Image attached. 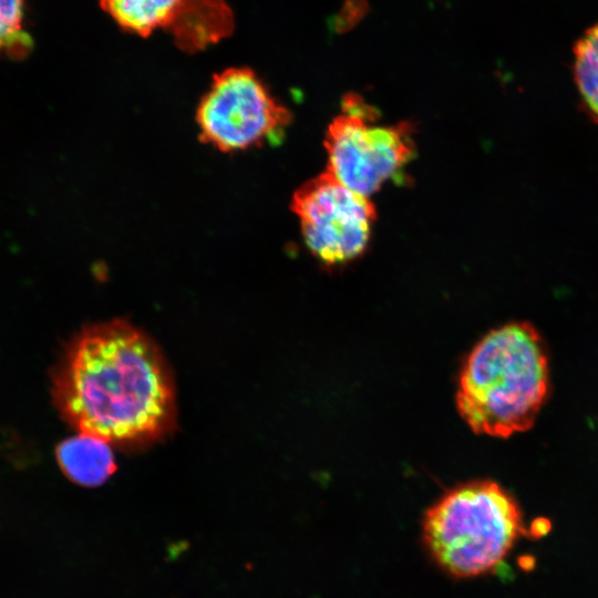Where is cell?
Masks as SVG:
<instances>
[{"label":"cell","mask_w":598,"mask_h":598,"mask_svg":"<svg viewBox=\"0 0 598 598\" xmlns=\"http://www.w3.org/2000/svg\"><path fill=\"white\" fill-rule=\"evenodd\" d=\"M52 395L80 433L107 443L145 444L174 423V389L159 350L121 320L74 338L54 371Z\"/></svg>","instance_id":"obj_1"},{"label":"cell","mask_w":598,"mask_h":598,"mask_svg":"<svg viewBox=\"0 0 598 598\" xmlns=\"http://www.w3.org/2000/svg\"><path fill=\"white\" fill-rule=\"evenodd\" d=\"M549 384L544 342L528 323L491 331L468 355L456 402L473 431L507 437L528 430Z\"/></svg>","instance_id":"obj_2"},{"label":"cell","mask_w":598,"mask_h":598,"mask_svg":"<svg viewBox=\"0 0 598 598\" xmlns=\"http://www.w3.org/2000/svg\"><path fill=\"white\" fill-rule=\"evenodd\" d=\"M524 532L515 499L497 483L475 481L445 493L424 514L422 543L448 576L494 570Z\"/></svg>","instance_id":"obj_3"},{"label":"cell","mask_w":598,"mask_h":598,"mask_svg":"<svg viewBox=\"0 0 598 598\" xmlns=\"http://www.w3.org/2000/svg\"><path fill=\"white\" fill-rule=\"evenodd\" d=\"M342 110L324 135L327 171L369 197L411 161L412 126L378 124L375 111L355 95L343 100Z\"/></svg>","instance_id":"obj_4"},{"label":"cell","mask_w":598,"mask_h":598,"mask_svg":"<svg viewBox=\"0 0 598 598\" xmlns=\"http://www.w3.org/2000/svg\"><path fill=\"white\" fill-rule=\"evenodd\" d=\"M290 120L289 111L248 68L216 74L196 112L200 140L225 153L278 138Z\"/></svg>","instance_id":"obj_5"},{"label":"cell","mask_w":598,"mask_h":598,"mask_svg":"<svg viewBox=\"0 0 598 598\" xmlns=\"http://www.w3.org/2000/svg\"><path fill=\"white\" fill-rule=\"evenodd\" d=\"M297 215L309 250L327 264H341L362 254L377 218L375 207L326 171L293 194Z\"/></svg>","instance_id":"obj_6"},{"label":"cell","mask_w":598,"mask_h":598,"mask_svg":"<svg viewBox=\"0 0 598 598\" xmlns=\"http://www.w3.org/2000/svg\"><path fill=\"white\" fill-rule=\"evenodd\" d=\"M56 458L64 474L83 486L104 483L115 470L109 443L83 433L61 442Z\"/></svg>","instance_id":"obj_7"},{"label":"cell","mask_w":598,"mask_h":598,"mask_svg":"<svg viewBox=\"0 0 598 598\" xmlns=\"http://www.w3.org/2000/svg\"><path fill=\"white\" fill-rule=\"evenodd\" d=\"M187 0H100L102 9L124 30L147 37L181 20Z\"/></svg>","instance_id":"obj_8"},{"label":"cell","mask_w":598,"mask_h":598,"mask_svg":"<svg viewBox=\"0 0 598 598\" xmlns=\"http://www.w3.org/2000/svg\"><path fill=\"white\" fill-rule=\"evenodd\" d=\"M574 55L575 82L585 106L598 122V23L577 41Z\"/></svg>","instance_id":"obj_9"},{"label":"cell","mask_w":598,"mask_h":598,"mask_svg":"<svg viewBox=\"0 0 598 598\" xmlns=\"http://www.w3.org/2000/svg\"><path fill=\"white\" fill-rule=\"evenodd\" d=\"M24 0H0V53L23 55L31 48L24 29Z\"/></svg>","instance_id":"obj_10"}]
</instances>
